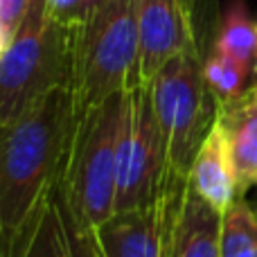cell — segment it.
Instances as JSON below:
<instances>
[{"label":"cell","mask_w":257,"mask_h":257,"mask_svg":"<svg viewBox=\"0 0 257 257\" xmlns=\"http://www.w3.org/2000/svg\"><path fill=\"white\" fill-rule=\"evenodd\" d=\"M75 120L70 86H59L0 124V257H14L32 217L57 187Z\"/></svg>","instance_id":"cell-1"},{"label":"cell","mask_w":257,"mask_h":257,"mask_svg":"<svg viewBox=\"0 0 257 257\" xmlns=\"http://www.w3.org/2000/svg\"><path fill=\"white\" fill-rule=\"evenodd\" d=\"M140 81L138 0H108L72 23L70 93L75 115L99 106Z\"/></svg>","instance_id":"cell-2"},{"label":"cell","mask_w":257,"mask_h":257,"mask_svg":"<svg viewBox=\"0 0 257 257\" xmlns=\"http://www.w3.org/2000/svg\"><path fill=\"white\" fill-rule=\"evenodd\" d=\"M124 93L77 117L68 142L59 192L81 235L115 214L117 138Z\"/></svg>","instance_id":"cell-3"},{"label":"cell","mask_w":257,"mask_h":257,"mask_svg":"<svg viewBox=\"0 0 257 257\" xmlns=\"http://www.w3.org/2000/svg\"><path fill=\"white\" fill-rule=\"evenodd\" d=\"M72 23L48 0H32L0 57V124L16 120L59 86H70Z\"/></svg>","instance_id":"cell-4"},{"label":"cell","mask_w":257,"mask_h":257,"mask_svg":"<svg viewBox=\"0 0 257 257\" xmlns=\"http://www.w3.org/2000/svg\"><path fill=\"white\" fill-rule=\"evenodd\" d=\"M203 54L169 59L149 81L154 113L165 140L169 174L187 176L201 142L217 117V99L203 75Z\"/></svg>","instance_id":"cell-5"},{"label":"cell","mask_w":257,"mask_h":257,"mask_svg":"<svg viewBox=\"0 0 257 257\" xmlns=\"http://www.w3.org/2000/svg\"><path fill=\"white\" fill-rule=\"evenodd\" d=\"M169 178L165 140L151 104L149 84H136L124 93L122 106L115 212L154 203Z\"/></svg>","instance_id":"cell-6"},{"label":"cell","mask_w":257,"mask_h":257,"mask_svg":"<svg viewBox=\"0 0 257 257\" xmlns=\"http://www.w3.org/2000/svg\"><path fill=\"white\" fill-rule=\"evenodd\" d=\"M185 190L187 176L172 174L154 203L120 210L84 232L90 257H169Z\"/></svg>","instance_id":"cell-7"},{"label":"cell","mask_w":257,"mask_h":257,"mask_svg":"<svg viewBox=\"0 0 257 257\" xmlns=\"http://www.w3.org/2000/svg\"><path fill=\"white\" fill-rule=\"evenodd\" d=\"M138 30L142 84L178 54H203L196 0H138Z\"/></svg>","instance_id":"cell-8"},{"label":"cell","mask_w":257,"mask_h":257,"mask_svg":"<svg viewBox=\"0 0 257 257\" xmlns=\"http://www.w3.org/2000/svg\"><path fill=\"white\" fill-rule=\"evenodd\" d=\"M14 257H90L84 235L63 203L59 183L32 217Z\"/></svg>","instance_id":"cell-9"},{"label":"cell","mask_w":257,"mask_h":257,"mask_svg":"<svg viewBox=\"0 0 257 257\" xmlns=\"http://www.w3.org/2000/svg\"><path fill=\"white\" fill-rule=\"evenodd\" d=\"M187 183L192 192L219 214H223L239 196H244L239 190V181H237L228 138L217 117L196 151V158L187 174Z\"/></svg>","instance_id":"cell-10"},{"label":"cell","mask_w":257,"mask_h":257,"mask_svg":"<svg viewBox=\"0 0 257 257\" xmlns=\"http://www.w3.org/2000/svg\"><path fill=\"white\" fill-rule=\"evenodd\" d=\"M217 122L228 138L241 194L257 187V99L241 95L217 104Z\"/></svg>","instance_id":"cell-11"},{"label":"cell","mask_w":257,"mask_h":257,"mask_svg":"<svg viewBox=\"0 0 257 257\" xmlns=\"http://www.w3.org/2000/svg\"><path fill=\"white\" fill-rule=\"evenodd\" d=\"M221 214L192 192L187 183L169 257H221L219 250Z\"/></svg>","instance_id":"cell-12"},{"label":"cell","mask_w":257,"mask_h":257,"mask_svg":"<svg viewBox=\"0 0 257 257\" xmlns=\"http://www.w3.org/2000/svg\"><path fill=\"white\" fill-rule=\"evenodd\" d=\"M212 50L244 63L253 70V59L257 50V23L250 18L244 0H235L228 7V12L223 14Z\"/></svg>","instance_id":"cell-13"},{"label":"cell","mask_w":257,"mask_h":257,"mask_svg":"<svg viewBox=\"0 0 257 257\" xmlns=\"http://www.w3.org/2000/svg\"><path fill=\"white\" fill-rule=\"evenodd\" d=\"M219 250L221 257H257V208L244 196L221 214Z\"/></svg>","instance_id":"cell-14"},{"label":"cell","mask_w":257,"mask_h":257,"mask_svg":"<svg viewBox=\"0 0 257 257\" xmlns=\"http://www.w3.org/2000/svg\"><path fill=\"white\" fill-rule=\"evenodd\" d=\"M203 75H205V81H208L210 93L217 99V104H226L241 97L248 90L246 81L253 75V70L248 66H244V63L212 50L203 59Z\"/></svg>","instance_id":"cell-15"},{"label":"cell","mask_w":257,"mask_h":257,"mask_svg":"<svg viewBox=\"0 0 257 257\" xmlns=\"http://www.w3.org/2000/svg\"><path fill=\"white\" fill-rule=\"evenodd\" d=\"M30 7L32 0H0V27H3V36L7 45L25 23Z\"/></svg>","instance_id":"cell-16"},{"label":"cell","mask_w":257,"mask_h":257,"mask_svg":"<svg viewBox=\"0 0 257 257\" xmlns=\"http://www.w3.org/2000/svg\"><path fill=\"white\" fill-rule=\"evenodd\" d=\"M104 3H108V0H79L77 3V9H75V14H72V21L70 23H79V21H84L88 14H93L97 7H102Z\"/></svg>","instance_id":"cell-17"},{"label":"cell","mask_w":257,"mask_h":257,"mask_svg":"<svg viewBox=\"0 0 257 257\" xmlns=\"http://www.w3.org/2000/svg\"><path fill=\"white\" fill-rule=\"evenodd\" d=\"M48 3H50V7H52L61 18L72 21V14H75L77 3H79V0H48Z\"/></svg>","instance_id":"cell-18"},{"label":"cell","mask_w":257,"mask_h":257,"mask_svg":"<svg viewBox=\"0 0 257 257\" xmlns=\"http://www.w3.org/2000/svg\"><path fill=\"white\" fill-rule=\"evenodd\" d=\"M246 95H248V97H253V99H257V84H250L248 90H246Z\"/></svg>","instance_id":"cell-19"},{"label":"cell","mask_w":257,"mask_h":257,"mask_svg":"<svg viewBox=\"0 0 257 257\" xmlns=\"http://www.w3.org/2000/svg\"><path fill=\"white\" fill-rule=\"evenodd\" d=\"M5 48H7V41H5V36H3V27H0V57H3Z\"/></svg>","instance_id":"cell-20"},{"label":"cell","mask_w":257,"mask_h":257,"mask_svg":"<svg viewBox=\"0 0 257 257\" xmlns=\"http://www.w3.org/2000/svg\"><path fill=\"white\" fill-rule=\"evenodd\" d=\"M253 77H255L253 84H257V50H255V59H253Z\"/></svg>","instance_id":"cell-21"}]
</instances>
